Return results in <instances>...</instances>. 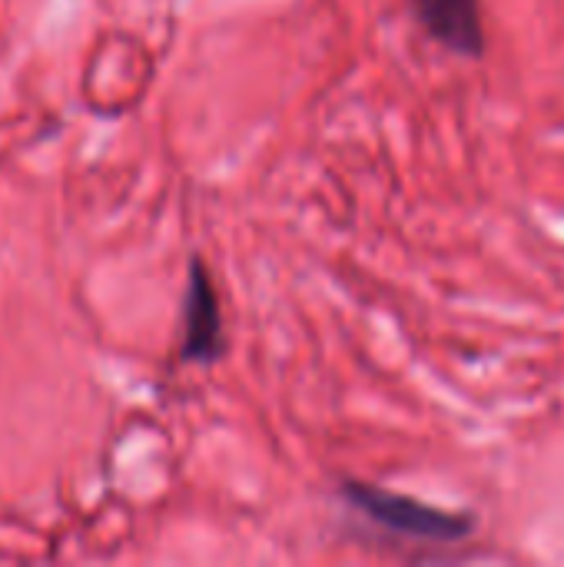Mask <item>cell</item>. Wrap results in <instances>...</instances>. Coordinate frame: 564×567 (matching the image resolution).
<instances>
[{
	"label": "cell",
	"instance_id": "3",
	"mask_svg": "<svg viewBox=\"0 0 564 567\" xmlns=\"http://www.w3.org/2000/svg\"><path fill=\"white\" fill-rule=\"evenodd\" d=\"M422 27L432 40L462 56H479L485 50L482 0H412Z\"/></svg>",
	"mask_w": 564,
	"mask_h": 567
},
{
	"label": "cell",
	"instance_id": "2",
	"mask_svg": "<svg viewBox=\"0 0 564 567\" xmlns=\"http://www.w3.org/2000/svg\"><path fill=\"white\" fill-rule=\"evenodd\" d=\"M223 355V312L213 279L199 259L189 262L186 306H183V359L213 362Z\"/></svg>",
	"mask_w": 564,
	"mask_h": 567
},
{
	"label": "cell",
	"instance_id": "1",
	"mask_svg": "<svg viewBox=\"0 0 564 567\" xmlns=\"http://www.w3.org/2000/svg\"><path fill=\"white\" fill-rule=\"evenodd\" d=\"M342 495L376 525L389 528L392 535L416 538V542H432V545H455L462 542L475 525L462 512H445L435 505H425L409 495H396L379 485H362V482H346Z\"/></svg>",
	"mask_w": 564,
	"mask_h": 567
}]
</instances>
